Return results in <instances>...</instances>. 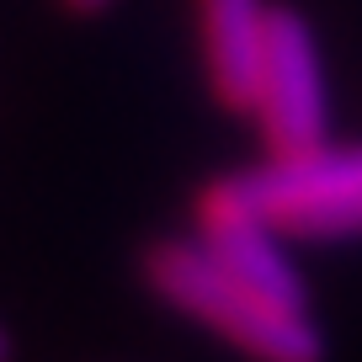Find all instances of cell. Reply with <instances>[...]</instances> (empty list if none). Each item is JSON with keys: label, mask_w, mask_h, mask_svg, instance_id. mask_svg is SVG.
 <instances>
[{"label": "cell", "mask_w": 362, "mask_h": 362, "mask_svg": "<svg viewBox=\"0 0 362 362\" xmlns=\"http://www.w3.org/2000/svg\"><path fill=\"white\" fill-rule=\"evenodd\" d=\"M0 362H11V336L0 330Z\"/></svg>", "instance_id": "obj_7"}, {"label": "cell", "mask_w": 362, "mask_h": 362, "mask_svg": "<svg viewBox=\"0 0 362 362\" xmlns=\"http://www.w3.org/2000/svg\"><path fill=\"white\" fill-rule=\"evenodd\" d=\"M139 277L160 304L197 320L250 362H325V336L309 320V304L240 277L197 235H155L139 256Z\"/></svg>", "instance_id": "obj_1"}, {"label": "cell", "mask_w": 362, "mask_h": 362, "mask_svg": "<svg viewBox=\"0 0 362 362\" xmlns=\"http://www.w3.org/2000/svg\"><path fill=\"white\" fill-rule=\"evenodd\" d=\"M192 27H197V59H203L208 96L224 112L250 117V96H256L267 27H272V0H192Z\"/></svg>", "instance_id": "obj_5"}, {"label": "cell", "mask_w": 362, "mask_h": 362, "mask_svg": "<svg viewBox=\"0 0 362 362\" xmlns=\"http://www.w3.org/2000/svg\"><path fill=\"white\" fill-rule=\"evenodd\" d=\"M250 123L267 155H298L330 139V90H325V59L309 33V22L293 6H272L267 54H261Z\"/></svg>", "instance_id": "obj_3"}, {"label": "cell", "mask_w": 362, "mask_h": 362, "mask_svg": "<svg viewBox=\"0 0 362 362\" xmlns=\"http://www.w3.org/2000/svg\"><path fill=\"white\" fill-rule=\"evenodd\" d=\"M240 192L283 240L362 235V144H315L235 170Z\"/></svg>", "instance_id": "obj_2"}, {"label": "cell", "mask_w": 362, "mask_h": 362, "mask_svg": "<svg viewBox=\"0 0 362 362\" xmlns=\"http://www.w3.org/2000/svg\"><path fill=\"white\" fill-rule=\"evenodd\" d=\"M192 235L203 240L224 267H235L240 277L261 283L267 293L293 298V304H309L304 283H298V267H293V256H288V245H283V235L250 208V197L240 192L235 170L197 187V197H192Z\"/></svg>", "instance_id": "obj_4"}, {"label": "cell", "mask_w": 362, "mask_h": 362, "mask_svg": "<svg viewBox=\"0 0 362 362\" xmlns=\"http://www.w3.org/2000/svg\"><path fill=\"white\" fill-rule=\"evenodd\" d=\"M59 6H64L69 16H102L107 6H112V0H59Z\"/></svg>", "instance_id": "obj_6"}]
</instances>
